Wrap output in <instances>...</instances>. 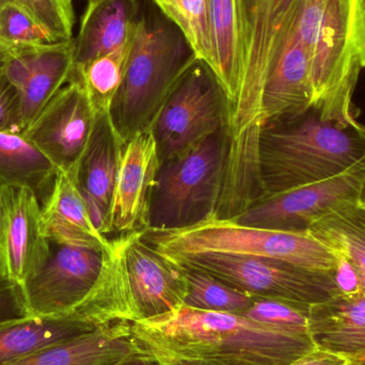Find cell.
Segmentation results:
<instances>
[{
  "label": "cell",
  "instance_id": "17",
  "mask_svg": "<svg viewBox=\"0 0 365 365\" xmlns=\"http://www.w3.org/2000/svg\"><path fill=\"white\" fill-rule=\"evenodd\" d=\"M42 223L51 244L109 250L111 240L92 223L75 171H58L53 188L42 204Z\"/></svg>",
  "mask_w": 365,
  "mask_h": 365
},
{
  "label": "cell",
  "instance_id": "27",
  "mask_svg": "<svg viewBox=\"0 0 365 365\" xmlns=\"http://www.w3.org/2000/svg\"><path fill=\"white\" fill-rule=\"evenodd\" d=\"M0 38L13 51L61 42L48 28L16 4L0 9Z\"/></svg>",
  "mask_w": 365,
  "mask_h": 365
},
{
  "label": "cell",
  "instance_id": "38",
  "mask_svg": "<svg viewBox=\"0 0 365 365\" xmlns=\"http://www.w3.org/2000/svg\"><path fill=\"white\" fill-rule=\"evenodd\" d=\"M66 1L71 2V4H73V0H66Z\"/></svg>",
  "mask_w": 365,
  "mask_h": 365
},
{
  "label": "cell",
  "instance_id": "14",
  "mask_svg": "<svg viewBox=\"0 0 365 365\" xmlns=\"http://www.w3.org/2000/svg\"><path fill=\"white\" fill-rule=\"evenodd\" d=\"M160 160L152 130L124 145L110 206L111 233L145 232Z\"/></svg>",
  "mask_w": 365,
  "mask_h": 365
},
{
  "label": "cell",
  "instance_id": "9",
  "mask_svg": "<svg viewBox=\"0 0 365 365\" xmlns=\"http://www.w3.org/2000/svg\"><path fill=\"white\" fill-rule=\"evenodd\" d=\"M227 125V96L212 68L195 58L180 77L151 130L160 164L186 153Z\"/></svg>",
  "mask_w": 365,
  "mask_h": 365
},
{
  "label": "cell",
  "instance_id": "3",
  "mask_svg": "<svg viewBox=\"0 0 365 365\" xmlns=\"http://www.w3.org/2000/svg\"><path fill=\"white\" fill-rule=\"evenodd\" d=\"M364 156V125L345 128L313 110L268 123L259 138L264 197L334 177Z\"/></svg>",
  "mask_w": 365,
  "mask_h": 365
},
{
  "label": "cell",
  "instance_id": "22",
  "mask_svg": "<svg viewBox=\"0 0 365 365\" xmlns=\"http://www.w3.org/2000/svg\"><path fill=\"white\" fill-rule=\"evenodd\" d=\"M212 68L227 98V110L240 87L237 0H208Z\"/></svg>",
  "mask_w": 365,
  "mask_h": 365
},
{
  "label": "cell",
  "instance_id": "16",
  "mask_svg": "<svg viewBox=\"0 0 365 365\" xmlns=\"http://www.w3.org/2000/svg\"><path fill=\"white\" fill-rule=\"evenodd\" d=\"M140 357L150 356L133 336L130 323L113 322L6 365H119Z\"/></svg>",
  "mask_w": 365,
  "mask_h": 365
},
{
  "label": "cell",
  "instance_id": "30",
  "mask_svg": "<svg viewBox=\"0 0 365 365\" xmlns=\"http://www.w3.org/2000/svg\"><path fill=\"white\" fill-rule=\"evenodd\" d=\"M0 133L14 135L24 133L21 96L9 79L4 62H0Z\"/></svg>",
  "mask_w": 365,
  "mask_h": 365
},
{
  "label": "cell",
  "instance_id": "2",
  "mask_svg": "<svg viewBox=\"0 0 365 365\" xmlns=\"http://www.w3.org/2000/svg\"><path fill=\"white\" fill-rule=\"evenodd\" d=\"M289 32L310 58L311 110L324 121L361 128L353 98L365 70V0H302Z\"/></svg>",
  "mask_w": 365,
  "mask_h": 365
},
{
  "label": "cell",
  "instance_id": "25",
  "mask_svg": "<svg viewBox=\"0 0 365 365\" xmlns=\"http://www.w3.org/2000/svg\"><path fill=\"white\" fill-rule=\"evenodd\" d=\"M187 282L184 307L195 310L238 313L252 304L255 296L225 284L210 274L181 267Z\"/></svg>",
  "mask_w": 365,
  "mask_h": 365
},
{
  "label": "cell",
  "instance_id": "29",
  "mask_svg": "<svg viewBox=\"0 0 365 365\" xmlns=\"http://www.w3.org/2000/svg\"><path fill=\"white\" fill-rule=\"evenodd\" d=\"M182 31L195 57L212 66L208 0H177Z\"/></svg>",
  "mask_w": 365,
  "mask_h": 365
},
{
  "label": "cell",
  "instance_id": "24",
  "mask_svg": "<svg viewBox=\"0 0 365 365\" xmlns=\"http://www.w3.org/2000/svg\"><path fill=\"white\" fill-rule=\"evenodd\" d=\"M132 42L133 38L123 46L107 55L96 58L83 66H74L96 115L108 113L110 110L125 75Z\"/></svg>",
  "mask_w": 365,
  "mask_h": 365
},
{
  "label": "cell",
  "instance_id": "19",
  "mask_svg": "<svg viewBox=\"0 0 365 365\" xmlns=\"http://www.w3.org/2000/svg\"><path fill=\"white\" fill-rule=\"evenodd\" d=\"M308 330L317 349L345 358L365 351V291L338 295L309 309Z\"/></svg>",
  "mask_w": 365,
  "mask_h": 365
},
{
  "label": "cell",
  "instance_id": "31",
  "mask_svg": "<svg viewBox=\"0 0 365 365\" xmlns=\"http://www.w3.org/2000/svg\"><path fill=\"white\" fill-rule=\"evenodd\" d=\"M29 317L21 287L0 277V324Z\"/></svg>",
  "mask_w": 365,
  "mask_h": 365
},
{
  "label": "cell",
  "instance_id": "36",
  "mask_svg": "<svg viewBox=\"0 0 365 365\" xmlns=\"http://www.w3.org/2000/svg\"><path fill=\"white\" fill-rule=\"evenodd\" d=\"M119 365H160L158 361L152 359V358H135V359L130 360V361L124 362Z\"/></svg>",
  "mask_w": 365,
  "mask_h": 365
},
{
  "label": "cell",
  "instance_id": "35",
  "mask_svg": "<svg viewBox=\"0 0 365 365\" xmlns=\"http://www.w3.org/2000/svg\"><path fill=\"white\" fill-rule=\"evenodd\" d=\"M158 362L160 365H221L216 362L200 359H169L160 360Z\"/></svg>",
  "mask_w": 365,
  "mask_h": 365
},
{
  "label": "cell",
  "instance_id": "33",
  "mask_svg": "<svg viewBox=\"0 0 365 365\" xmlns=\"http://www.w3.org/2000/svg\"><path fill=\"white\" fill-rule=\"evenodd\" d=\"M347 358L315 349L289 365H349Z\"/></svg>",
  "mask_w": 365,
  "mask_h": 365
},
{
  "label": "cell",
  "instance_id": "20",
  "mask_svg": "<svg viewBox=\"0 0 365 365\" xmlns=\"http://www.w3.org/2000/svg\"><path fill=\"white\" fill-rule=\"evenodd\" d=\"M123 147L108 113H102L96 118L91 138L75 171L79 189L102 204L109 218Z\"/></svg>",
  "mask_w": 365,
  "mask_h": 365
},
{
  "label": "cell",
  "instance_id": "15",
  "mask_svg": "<svg viewBox=\"0 0 365 365\" xmlns=\"http://www.w3.org/2000/svg\"><path fill=\"white\" fill-rule=\"evenodd\" d=\"M4 66L21 96L25 132L70 79L75 66L74 42L15 49Z\"/></svg>",
  "mask_w": 365,
  "mask_h": 365
},
{
  "label": "cell",
  "instance_id": "37",
  "mask_svg": "<svg viewBox=\"0 0 365 365\" xmlns=\"http://www.w3.org/2000/svg\"><path fill=\"white\" fill-rule=\"evenodd\" d=\"M13 51H14L0 38V62H4Z\"/></svg>",
  "mask_w": 365,
  "mask_h": 365
},
{
  "label": "cell",
  "instance_id": "12",
  "mask_svg": "<svg viewBox=\"0 0 365 365\" xmlns=\"http://www.w3.org/2000/svg\"><path fill=\"white\" fill-rule=\"evenodd\" d=\"M96 115L83 81L73 71L68 83L23 133L58 171L73 173L87 149Z\"/></svg>",
  "mask_w": 365,
  "mask_h": 365
},
{
  "label": "cell",
  "instance_id": "32",
  "mask_svg": "<svg viewBox=\"0 0 365 365\" xmlns=\"http://www.w3.org/2000/svg\"><path fill=\"white\" fill-rule=\"evenodd\" d=\"M334 255L336 257L334 279H336L339 293L342 295L351 296L364 291L361 283H360L359 274L353 264L341 255H336V253Z\"/></svg>",
  "mask_w": 365,
  "mask_h": 365
},
{
  "label": "cell",
  "instance_id": "21",
  "mask_svg": "<svg viewBox=\"0 0 365 365\" xmlns=\"http://www.w3.org/2000/svg\"><path fill=\"white\" fill-rule=\"evenodd\" d=\"M102 326V325H101ZM100 326L77 319L25 317L0 324V365L93 331Z\"/></svg>",
  "mask_w": 365,
  "mask_h": 365
},
{
  "label": "cell",
  "instance_id": "13",
  "mask_svg": "<svg viewBox=\"0 0 365 365\" xmlns=\"http://www.w3.org/2000/svg\"><path fill=\"white\" fill-rule=\"evenodd\" d=\"M51 248L36 193L27 187H1L0 277L23 287L46 263Z\"/></svg>",
  "mask_w": 365,
  "mask_h": 365
},
{
  "label": "cell",
  "instance_id": "34",
  "mask_svg": "<svg viewBox=\"0 0 365 365\" xmlns=\"http://www.w3.org/2000/svg\"><path fill=\"white\" fill-rule=\"evenodd\" d=\"M158 10L173 21L182 30V19L178 9L177 0H152Z\"/></svg>",
  "mask_w": 365,
  "mask_h": 365
},
{
  "label": "cell",
  "instance_id": "11",
  "mask_svg": "<svg viewBox=\"0 0 365 365\" xmlns=\"http://www.w3.org/2000/svg\"><path fill=\"white\" fill-rule=\"evenodd\" d=\"M365 197V156L334 177L265 195L231 219L238 225L307 231L317 217L341 202Z\"/></svg>",
  "mask_w": 365,
  "mask_h": 365
},
{
  "label": "cell",
  "instance_id": "6",
  "mask_svg": "<svg viewBox=\"0 0 365 365\" xmlns=\"http://www.w3.org/2000/svg\"><path fill=\"white\" fill-rule=\"evenodd\" d=\"M143 240L165 257L225 253L276 259L319 272H334L336 268L334 252L308 231L247 227L216 217L186 229L148 230Z\"/></svg>",
  "mask_w": 365,
  "mask_h": 365
},
{
  "label": "cell",
  "instance_id": "26",
  "mask_svg": "<svg viewBox=\"0 0 365 365\" xmlns=\"http://www.w3.org/2000/svg\"><path fill=\"white\" fill-rule=\"evenodd\" d=\"M309 309L310 306L297 302L255 297L252 304L238 314L289 334H310L308 330Z\"/></svg>",
  "mask_w": 365,
  "mask_h": 365
},
{
  "label": "cell",
  "instance_id": "5",
  "mask_svg": "<svg viewBox=\"0 0 365 365\" xmlns=\"http://www.w3.org/2000/svg\"><path fill=\"white\" fill-rule=\"evenodd\" d=\"M143 234L132 232L111 240L113 261L90 312V321L96 325L138 323L184 306V272L151 248Z\"/></svg>",
  "mask_w": 365,
  "mask_h": 365
},
{
  "label": "cell",
  "instance_id": "23",
  "mask_svg": "<svg viewBox=\"0 0 365 365\" xmlns=\"http://www.w3.org/2000/svg\"><path fill=\"white\" fill-rule=\"evenodd\" d=\"M57 173L53 163L23 135L0 133V188L27 187L43 204Z\"/></svg>",
  "mask_w": 365,
  "mask_h": 365
},
{
  "label": "cell",
  "instance_id": "18",
  "mask_svg": "<svg viewBox=\"0 0 365 365\" xmlns=\"http://www.w3.org/2000/svg\"><path fill=\"white\" fill-rule=\"evenodd\" d=\"M138 0H88L74 42L75 66L107 55L133 38L140 17Z\"/></svg>",
  "mask_w": 365,
  "mask_h": 365
},
{
  "label": "cell",
  "instance_id": "4",
  "mask_svg": "<svg viewBox=\"0 0 365 365\" xmlns=\"http://www.w3.org/2000/svg\"><path fill=\"white\" fill-rule=\"evenodd\" d=\"M186 36L160 14L139 17L121 87L108 115L123 145L151 130L182 73L195 59Z\"/></svg>",
  "mask_w": 365,
  "mask_h": 365
},
{
  "label": "cell",
  "instance_id": "8",
  "mask_svg": "<svg viewBox=\"0 0 365 365\" xmlns=\"http://www.w3.org/2000/svg\"><path fill=\"white\" fill-rule=\"evenodd\" d=\"M166 259L180 267L210 274L255 297L274 298L311 307L340 294L334 272L308 269L287 262L225 253H199Z\"/></svg>",
  "mask_w": 365,
  "mask_h": 365
},
{
  "label": "cell",
  "instance_id": "10",
  "mask_svg": "<svg viewBox=\"0 0 365 365\" xmlns=\"http://www.w3.org/2000/svg\"><path fill=\"white\" fill-rule=\"evenodd\" d=\"M51 257L21 287L30 317L81 319L111 259L109 250L51 244Z\"/></svg>",
  "mask_w": 365,
  "mask_h": 365
},
{
  "label": "cell",
  "instance_id": "1",
  "mask_svg": "<svg viewBox=\"0 0 365 365\" xmlns=\"http://www.w3.org/2000/svg\"><path fill=\"white\" fill-rule=\"evenodd\" d=\"M141 349L156 361L200 359L221 365H289L317 349L310 334H295L235 313L179 310L130 323Z\"/></svg>",
  "mask_w": 365,
  "mask_h": 365
},
{
  "label": "cell",
  "instance_id": "7",
  "mask_svg": "<svg viewBox=\"0 0 365 365\" xmlns=\"http://www.w3.org/2000/svg\"><path fill=\"white\" fill-rule=\"evenodd\" d=\"M227 152L225 128L186 153L160 164L148 230L186 229L215 217L222 192Z\"/></svg>",
  "mask_w": 365,
  "mask_h": 365
},
{
  "label": "cell",
  "instance_id": "28",
  "mask_svg": "<svg viewBox=\"0 0 365 365\" xmlns=\"http://www.w3.org/2000/svg\"><path fill=\"white\" fill-rule=\"evenodd\" d=\"M6 4H16L27 11L61 42L74 38L75 14L71 2L66 0H0V9Z\"/></svg>",
  "mask_w": 365,
  "mask_h": 365
}]
</instances>
